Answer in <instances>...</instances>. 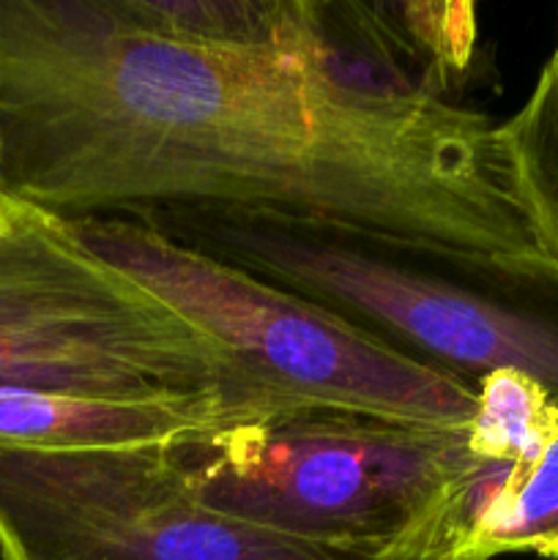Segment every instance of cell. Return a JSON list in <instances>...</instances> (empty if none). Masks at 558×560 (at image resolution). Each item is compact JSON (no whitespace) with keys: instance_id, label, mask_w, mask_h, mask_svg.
Returning <instances> with one entry per match:
<instances>
[{"instance_id":"6da1fadb","label":"cell","mask_w":558,"mask_h":560,"mask_svg":"<svg viewBox=\"0 0 558 560\" xmlns=\"http://www.w3.org/2000/svg\"><path fill=\"white\" fill-rule=\"evenodd\" d=\"M496 126L339 49L208 47L104 0H0V195L63 222L195 213L534 282L556 268Z\"/></svg>"},{"instance_id":"7a4b0ae2","label":"cell","mask_w":558,"mask_h":560,"mask_svg":"<svg viewBox=\"0 0 558 560\" xmlns=\"http://www.w3.org/2000/svg\"><path fill=\"white\" fill-rule=\"evenodd\" d=\"M77 235L222 345L282 413H342L468 432L474 386L339 312L140 219H82Z\"/></svg>"},{"instance_id":"3957f363","label":"cell","mask_w":558,"mask_h":560,"mask_svg":"<svg viewBox=\"0 0 558 560\" xmlns=\"http://www.w3.org/2000/svg\"><path fill=\"white\" fill-rule=\"evenodd\" d=\"M0 386L91 399L217 397L257 421L288 416L222 345L74 224L11 206L0 224Z\"/></svg>"},{"instance_id":"277c9868","label":"cell","mask_w":558,"mask_h":560,"mask_svg":"<svg viewBox=\"0 0 558 560\" xmlns=\"http://www.w3.org/2000/svg\"><path fill=\"white\" fill-rule=\"evenodd\" d=\"M173 452L217 512L370 560H408L443 492L479 463L465 432L317 410L241 421Z\"/></svg>"},{"instance_id":"5b68a950","label":"cell","mask_w":558,"mask_h":560,"mask_svg":"<svg viewBox=\"0 0 558 560\" xmlns=\"http://www.w3.org/2000/svg\"><path fill=\"white\" fill-rule=\"evenodd\" d=\"M175 446L36 452L0 443L3 560H370L208 506Z\"/></svg>"},{"instance_id":"8992f818","label":"cell","mask_w":558,"mask_h":560,"mask_svg":"<svg viewBox=\"0 0 558 560\" xmlns=\"http://www.w3.org/2000/svg\"><path fill=\"white\" fill-rule=\"evenodd\" d=\"M213 255L339 312L383 328L449 372L518 370L558 397V271L534 282L460 288L364 246L239 222H197Z\"/></svg>"},{"instance_id":"52a82bcc","label":"cell","mask_w":558,"mask_h":560,"mask_svg":"<svg viewBox=\"0 0 558 560\" xmlns=\"http://www.w3.org/2000/svg\"><path fill=\"white\" fill-rule=\"evenodd\" d=\"M558 560V441L531 463H476L427 517L408 560Z\"/></svg>"},{"instance_id":"ba28073f","label":"cell","mask_w":558,"mask_h":560,"mask_svg":"<svg viewBox=\"0 0 558 560\" xmlns=\"http://www.w3.org/2000/svg\"><path fill=\"white\" fill-rule=\"evenodd\" d=\"M241 421L217 397L91 399L0 386V443L36 452H113L178 446Z\"/></svg>"},{"instance_id":"9c48e42d","label":"cell","mask_w":558,"mask_h":560,"mask_svg":"<svg viewBox=\"0 0 558 560\" xmlns=\"http://www.w3.org/2000/svg\"><path fill=\"white\" fill-rule=\"evenodd\" d=\"M109 14L137 31L208 47L279 55L337 49L326 5L306 0H104Z\"/></svg>"},{"instance_id":"30bf717a","label":"cell","mask_w":558,"mask_h":560,"mask_svg":"<svg viewBox=\"0 0 558 560\" xmlns=\"http://www.w3.org/2000/svg\"><path fill=\"white\" fill-rule=\"evenodd\" d=\"M496 142L525 230L558 271V52L542 66L523 107L496 126Z\"/></svg>"},{"instance_id":"8fae6325","label":"cell","mask_w":558,"mask_h":560,"mask_svg":"<svg viewBox=\"0 0 558 560\" xmlns=\"http://www.w3.org/2000/svg\"><path fill=\"white\" fill-rule=\"evenodd\" d=\"M468 454L487 465L531 463L558 441V397L536 377L496 370L476 377Z\"/></svg>"},{"instance_id":"7c38bea8","label":"cell","mask_w":558,"mask_h":560,"mask_svg":"<svg viewBox=\"0 0 558 560\" xmlns=\"http://www.w3.org/2000/svg\"><path fill=\"white\" fill-rule=\"evenodd\" d=\"M392 16L394 38L408 42L427 60L430 74L449 77L468 69L476 44V5L470 3H405L383 5Z\"/></svg>"},{"instance_id":"4fadbf2b","label":"cell","mask_w":558,"mask_h":560,"mask_svg":"<svg viewBox=\"0 0 558 560\" xmlns=\"http://www.w3.org/2000/svg\"><path fill=\"white\" fill-rule=\"evenodd\" d=\"M11 206H14V202H11V200H5V197H3V195H0V224H3V219H5V217H9Z\"/></svg>"},{"instance_id":"5bb4252c","label":"cell","mask_w":558,"mask_h":560,"mask_svg":"<svg viewBox=\"0 0 558 560\" xmlns=\"http://www.w3.org/2000/svg\"><path fill=\"white\" fill-rule=\"evenodd\" d=\"M553 52H558V44H556V49H553Z\"/></svg>"}]
</instances>
